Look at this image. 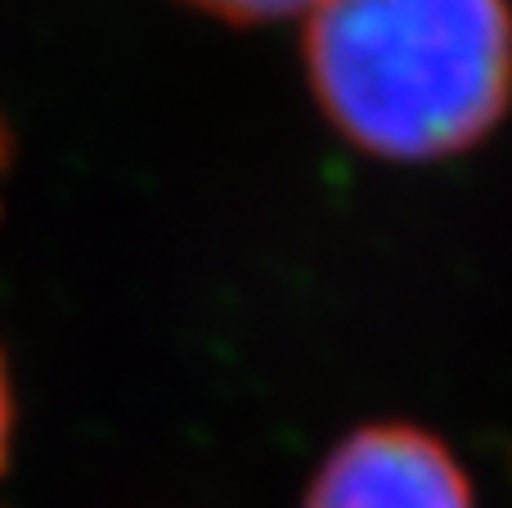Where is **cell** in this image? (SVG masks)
Returning a JSON list of instances; mask_svg holds the SVG:
<instances>
[{
    "label": "cell",
    "instance_id": "obj_1",
    "mask_svg": "<svg viewBox=\"0 0 512 508\" xmlns=\"http://www.w3.org/2000/svg\"><path fill=\"white\" fill-rule=\"evenodd\" d=\"M306 77L346 144L436 162L481 144L512 104L508 0H319Z\"/></svg>",
    "mask_w": 512,
    "mask_h": 508
},
{
    "label": "cell",
    "instance_id": "obj_2",
    "mask_svg": "<svg viewBox=\"0 0 512 508\" xmlns=\"http://www.w3.org/2000/svg\"><path fill=\"white\" fill-rule=\"evenodd\" d=\"M301 508H477L463 464L432 432L369 423L315 473Z\"/></svg>",
    "mask_w": 512,
    "mask_h": 508
},
{
    "label": "cell",
    "instance_id": "obj_3",
    "mask_svg": "<svg viewBox=\"0 0 512 508\" xmlns=\"http://www.w3.org/2000/svg\"><path fill=\"white\" fill-rule=\"evenodd\" d=\"M194 9L225 18V23H279L292 14H310L319 0H185Z\"/></svg>",
    "mask_w": 512,
    "mask_h": 508
},
{
    "label": "cell",
    "instance_id": "obj_4",
    "mask_svg": "<svg viewBox=\"0 0 512 508\" xmlns=\"http://www.w3.org/2000/svg\"><path fill=\"white\" fill-rule=\"evenodd\" d=\"M9 432H14V392H9L5 356H0V468H5V455H9Z\"/></svg>",
    "mask_w": 512,
    "mask_h": 508
},
{
    "label": "cell",
    "instance_id": "obj_5",
    "mask_svg": "<svg viewBox=\"0 0 512 508\" xmlns=\"http://www.w3.org/2000/svg\"><path fill=\"white\" fill-rule=\"evenodd\" d=\"M5 162H9V140H5V126H0V180H5Z\"/></svg>",
    "mask_w": 512,
    "mask_h": 508
}]
</instances>
